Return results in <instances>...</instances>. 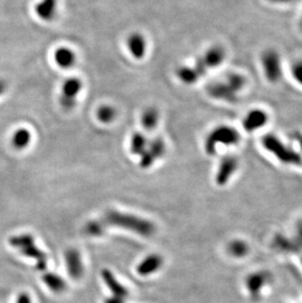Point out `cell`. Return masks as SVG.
I'll return each mask as SVG.
<instances>
[{
	"instance_id": "28",
	"label": "cell",
	"mask_w": 302,
	"mask_h": 303,
	"mask_svg": "<svg viewBox=\"0 0 302 303\" xmlns=\"http://www.w3.org/2000/svg\"><path fill=\"white\" fill-rule=\"evenodd\" d=\"M275 245L277 248L283 251H293L296 250V246L293 241H289L287 238L282 236H277L275 239Z\"/></svg>"
},
{
	"instance_id": "22",
	"label": "cell",
	"mask_w": 302,
	"mask_h": 303,
	"mask_svg": "<svg viewBox=\"0 0 302 303\" xmlns=\"http://www.w3.org/2000/svg\"><path fill=\"white\" fill-rule=\"evenodd\" d=\"M148 143V139L143 134L136 132L131 138V144L130 148L131 152L135 155L140 156L143 152L146 149Z\"/></svg>"
},
{
	"instance_id": "7",
	"label": "cell",
	"mask_w": 302,
	"mask_h": 303,
	"mask_svg": "<svg viewBox=\"0 0 302 303\" xmlns=\"http://www.w3.org/2000/svg\"><path fill=\"white\" fill-rule=\"evenodd\" d=\"M83 89V82L79 78H70L63 83L61 90L60 104L65 110H72L77 103V96Z\"/></svg>"
},
{
	"instance_id": "21",
	"label": "cell",
	"mask_w": 302,
	"mask_h": 303,
	"mask_svg": "<svg viewBox=\"0 0 302 303\" xmlns=\"http://www.w3.org/2000/svg\"><path fill=\"white\" fill-rule=\"evenodd\" d=\"M146 150L150 153L155 160L161 158L166 152V144L163 138L157 137L148 139Z\"/></svg>"
},
{
	"instance_id": "3",
	"label": "cell",
	"mask_w": 302,
	"mask_h": 303,
	"mask_svg": "<svg viewBox=\"0 0 302 303\" xmlns=\"http://www.w3.org/2000/svg\"><path fill=\"white\" fill-rule=\"evenodd\" d=\"M240 140L241 135L236 129L225 125L219 126L206 137L204 149L208 155H214L217 152L218 144L231 146L238 144Z\"/></svg>"
},
{
	"instance_id": "23",
	"label": "cell",
	"mask_w": 302,
	"mask_h": 303,
	"mask_svg": "<svg viewBox=\"0 0 302 303\" xmlns=\"http://www.w3.org/2000/svg\"><path fill=\"white\" fill-rule=\"evenodd\" d=\"M31 135L27 129H19L12 137V143L17 149H24L30 143Z\"/></svg>"
},
{
	"instance_id": "17",
	"label": "cell",
	"mask_w": 302,
	"mask_h": 303,
	"mask_svg": "<svg viewBox=\"0 0 302 303\" xmlns=\"http://www.w3.org/2000/svg\"><path fill=\"white\" fill-rule=\"evenodd\" d=\"M54 60L63 69H70L76 64L75 52L68 47H60L54 52Z\"/></svg>"
},
{
	"instance_id": "6",
	"label": "cell",
	"mask_w": 302,
	"mask_h": 303,
	"mask_svg": "<svg viewBox=\"0 0 302 303\" xmlns=\"http://www.w3.org/2000/svg\"><path fill=\"white\" fill-rule=\"evenodd\" d=\"M261 62L267 81L272 84L279 82L282 78V66L279 53L274 49H268L263 52Z\"/></svg>"
},
{
	"instance_id": "5",
	"label": "cell",
	"mask_w": 302,
	"mask_h": 303,
	"mask_svg": "<svg viewBox=\"0 0 302 303\" xmlns=\"http://www.w3.org/2000/svg\"><path fill=\"white\" fill-rule=\"evenodd\" d=\"M226 58V51L220 46L210 47L206 52L200 56L195 62V68L199 73L200 77H203L210 69H214L220 66Z\"/></svg>"
},
{
	"instance_id": "13",
	"label": "cell",
	"mask_w": 302,
	"mask_h": 303,
	"mask_svg": "<svg viewBox=\"0 0 302 303\" xmlns=\"http://www.w3.org/2000/svg\"><path fill=\"white\" fill-rule=\"evenodd\" d=\"M128 49L132 56L137 60L144 57L146 52V41L144 36L138 32L131 34L127 42Z\"/></svg>"
},
{
	"instance_id": "4",
	"label": "cell",
	"mask_w": 302,
	"mask_h": 303,
	"mask_svg": "<svg viewBox=\"0 0 302 303\" xmlns=\"http://www.w3.org/2000/svg\"><path fill=\"white\" fill-rule=\"evenodd\" d=\"M10 243L19 248L20 251L28 256L36 260V268L41 271H44L46 268L47 260L46 254L34 244L33 238L30 235H21L17 236L10 240Z\"/></svg>"
},
{
	"instance_id": "14",
	"label": "cell",
	"mask_w": 302,
	"mask_h": 303,
	"mask_svg": "<svg viewBox=\"0 0 302 303\" xmlns=\"http://www.w3.org/2000/svg\"><path fill=\"white\" fill-rule=\"evenodd\" d=\"M163 264V259L160 255L151 254L144 258L137 266L136 271L140 276H149L158 271Z\"/></svg>"
},
{
	"instance_id": "19",
	"label": "cell",
	"mask_w": 302,
	"mask_h": 303,
	"mask_svg": "<svg viewBox=\"0 0 302 303\" xmlns=\"http://www.w3.org/2000/svg\"><path fill=\"white\" fill-rule=\"evenodd\" d=\"M43 279H44V282H45L46 286L50 288V290H52L53 292L60 293V292L64 291L66 289V288H67L66 282L61 278L60 276H58L57 274H45Z\"/></svg>"
},
{
	"instance_id": "31",
	"label": "cell",
	"mask_w": 302,
	"mask_h": 303,
	"mask_svg": "<svg viewBox=\"0 0 302 303\" xmlns=\"http://www.w3.org/2000/svg\"><path fill=\"white\" fill-rule=\"evenodd\" d=\"M17 303H31V299H30V295L27 294V293H21V294L18 296Z\"/></svg>"
},
{
	"instance_id": "16",
	"label": "cell",
	"mask_w": 302,
	"mask_h": 303,
	"mask_svg": "<svg viewBox=\"0 0 302 303\" xmlns=\"http://www.w3.org/2000/svg\"><path fill=\"white\" fill-rule=\"evenodd\" d=\"M101 275H102V279L105 282L106 286L109 288L113 295L122 298H125L128 295L127 288L118 282V280L115 278V276L111 271L105 269L101 272Z\"/></svg>"
},
{
	"instance_id": "18",
	"label": "cell",
	"mask_w": 302,
	"mask_h": 303,
	"mask_svg": "<svg viewBox=\"0 0 302 303\" xmlns=\"http://www.w3.org/2000/svg\"><path fill=\"white\" fill-rule=\"evenodd\" d=\"M177 76L185 85H193L201 78L195 66H182L178 68Z\"/></svg>"
},
{
	"instance_id": "11",
	"label": "cell",
	"mask_w": 302,
	"mask_h": 303,
	"mask_svg": "<svg viewBox=\"0 0 302 303\" xmlns=\"http://www.w3.org/2000/svg\"><path fill=\"white\" fill-rule=\"evenodd\" d=\"M67 270L73 279H80L84 274V265L80 252L75 248H70L65 253Z\"/></svg>"
},
{
	"instance_id": "24",
	"label": "cell",
	"mask_w": 302,
	"mask_h": 303,
	"mask_svg": "<svg viewBox=\"0 0 302 303\" xmlns=\"http://www.w3.org/2000/svg\"><path fill=\"white\" fill-rule=\"evenodd\" d=\"M226 84L229 87L237 93L242 91L246 86V78L240 73H230L226 75Z\"/></svg>"
},
{
	"instance_id": "36",
	"label": "cell",
	"mask_w": 302,
	"mask_h": 303,
	"mask_svg": "<svg viewBox=\"0 0 302 303\" xmlns=\"http://www.w3.org/2000/svg\"><path fill=\"white\" fill-rule=\"evenodd\" d=\"M300 29L302 30V17L301 19H300Z\"/></svg>"
},
{
	"instance_id": "8",
	"label": "cell",
	"mask_w": 302,
	"mask_h": 303,
	"mask_svg": "<svg viewBox=\"0 0 302 303\" xmlns=\"http://www.w3.org/2000/svg\"><path fill=\"white\" fill-rule=\"evenodd\" d=\"M208 94L217 100H223L228 103L238 102V93L233 91L226 82H215L207 87Z\"/></svg>"
},
{
	"instance_id": "10",
	"label": "cell",
	"mask_w": 302,
	"mask_h": 303,
	"mask_svg": "<svg viewBox=\"0 0 302 303\" xmlns=\"http://www.w3.org/2000/svg\"><path fill=\"white\" fill-rule=\"evenodd\" d=\"M269 120L268 114L261 109H253L249 111L242 121L243 129L248 132H254L263 128Z\"/></svg>"
},
{
	"instance_id": "12",
	"label": "cell",
	"mask_w": 302,
	"mask_h": 303,
	"mask_svg": "<svg viewBox=\"0 0 302 303\" xmlns=\"http://www.w3.org/2000/svg\"><path fill=\"white\" fill-rule=\"evenodd\" d=\"M270 274L267 272H255L250 274L246 278V288L248 289L251 296L256 297L261 292V289L268 283Z\"/></svg>"
},
{
	"instance_id": "1",
	"label": "cell",
	"mask_w": 302,
	"mask_h": 303,
	"mask_svg": "<svg viewBox=\"0 0 302 303\" xmlns=\"http://www.w3.org/2000/svg\"><path fill=\"white\" fill-rule=\"evenodd\" d=\"M105 222L113 226L135 232L142 237H150L155 232V226L149 221L135 215L117 212L114 210L106 213Z\"/></svg>"
},
{
	"instance_id": "33",
	"label": "cell",
	"mask_w": 302,
	"mask_h": 303,
	"mask_svg": "<svg viewBox=\"0 0 302 303\" xmlns=\"http://www.w3.org/2000/svg\"><path fill=\"white\" fill-rule=\"evenodd\" d=\"M124 299L125 298H122V297H118V296L113 295L112 297L107 298L105 300V303H124Z\"/></svg>"
},
{
	"instance_id": "26",
	"label": "cell",
	"mask_w": 302,
	"mask_h": 303,
	"mask_svg": "<svg viewBox=\"0 0 302 303\" xmlns=\"http://www.w3.org/2000/svg\"><path fill=\"white\" fill-rule=\"evenodd\" d=\"M116 110L114 107L110 106V105H103V106L99 107V109L97 110V118L98 120L101 123L104 124H109L111 122L114 121L116 118Z\"/></svg>"
},
{
	"instance_id": "29",
	"label": "cell",
	"mask_w": 302,
	"mask_h": 303,
	"mask_svg": "<svg viewBox=\"0 0 302 303\" xmlns=\"http://www.w3.org/2000/svg\"><path fill=\"white\" fill-rule=\"evenodd\" d=\"M290 71L293 79L302 87V60L295 61L292 64Z\"/></svg>"
},
{
	"instance_id": "34",
	"label": "cell",
	"mask_w": 302,
	"mask_h": 303,
	"mask_svg": "<svg viewBox=\"0 0 302 303\" xmlns=\"http://www.w3.org/2000/svg\"><path fill=\"white\" fill-rule=\"evenodd\" d=\"M271 3H275V4H289V3H293L297 0H268Z\"/></svg>"
},
{
	"instance_id": "30",
	"label": "cell",
	"mask_w": 302,
	"mask_h": 303,
	"mask_svg": "<svg viewBox=\"0 0 302 303\" xmlns=\"http://www.w3.org/2000/svg\"><path fill=\"white\" fill-rule=\"evenodd\" d=\"M293 243L295 244L296 248L299 249L302 247V222H299L296 227V234L295 238L293 240Z\"/></svg>"
},
{
	"instance_id": "9",
	"label": "cell",
	"mask_w": 302,
	"mask_h": 303,
	"mask_svg": "<svg viewBox=\"0 0 302 303\" xmlns=\"http://www.w3.org/2000/svg\"><path fill=\"white\" fill-rule=\"evenodd\" d=\"M239 167V160L236 156L226 155L221 161L216 174V182L219 185H225L230 181Z\"/></svg>"
},
{
	"instance_id": "27",
	"label": "cell",
	"mask_w": 302,
	"mask_h": 303,
	"mask_svg": "<svg viewBox=\"0 0 302 303\" xmlns=\"http://www.w3.org/2000/svg\"><path fill=\"white\" fill-rule=\"evenodd\" d=\"M105 227L102 222L99 221H91L85 227V233L91 237H99L103 235Z\"/></svg>"
},
{
	"instance_id": "2",
	"label": "cell",
	"mask_w": 302,
	"mask_h": 303,
	"mask_svg": "<svg viewBox=\"0 0 302 303\" xmlns=\"http://www.w3.org/2000/svg\"><path fill=\"white\" fill-rule=\"evenodd\" d=\"M262 145L280 162L286 165L299 166L302 164L301 155L288 147L284 142H282L280 138L274 135H266L262 137Z\"/></svg>"
},
{
	"instance_id": "20",
	"label": "cell",
	"mask_w": 302,
	"mask_h": 303,
	"mask_svg": "<svg viewBox=\"0 0 302 303\" xmlns=\"http://www.w3.org/2000/svg\"><path fill=\"white\" fill-rule=\"evenodd\" d=\"M159 122V112L156 108L149 107L145 109L141 116V124L145 130H153Z\"/></svg>"
},
{
	"instance_id": "32",
	"label": "cell",
	"mask_w": 302,
	"mask_h": 303,
	"mask_svg": "<svg viewBox=\"0 0 302 303\" xmlns=\"http://www.w3.org/2000/svg\"><path fill=\"white\" fill-rule=\"evenodd\" d=\"M292 138H293V140L299 145V147H300V149H301L302 152V133H300V132H295V133H293V134H292Z\"/></svg>"
},
{
	"instance_id": "25",
	"label": "cell",
	"mask_w": 302,
	"mask_h": 303,
	"mask_svg": "<svg viewBox=\"0 0 302 303\" xmlns=\"http://www.w3.org/2000/svg\"><path fill=\"white\" fill-rule=\"evenodd\" d=\"M228 250L230 254H232L235 257H243L248 253V245L247 243L241 240H235L229 244Z\"/></svg>"
},
{
	"instance_id": "35",
	"label": "cell",
	"mask_w": 302,
	"mask_h": 303,
	"mask_svg": "<svg viewBox=\"0 0 302 303\" xmlns=\"http://www.w3.org/2000/svg\"><path fill=\"white\" fill-rule=\"evenodd\" d=\"M6 90V84L4 81L0 80V95Z\"/></svg>"
},
{
	"instance_id": "15",
	"label": "cell",
	"mask_w": 302,
	"mask_h": 303,
	"mask_svg": "<svg viewBox=\"0 0 302 303\" xmlns=\"http://www.w3.org/2000/svg\"><path fill=\"white\" fill-rule=\"evenodd\" d=\"M58 0H41L35 5V13L43 21H51L57 12Z\"/></svg>"
}]
</instances>
